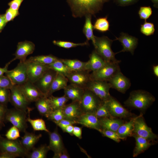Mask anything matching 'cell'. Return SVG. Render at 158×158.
<instances>
[{
	"instance_id": "39",
	"label": "cell",
	"mask_w": 158,
	"mask_h": 158,
	"mask_svg": "<svg viewBox=\"0 0 158 158\" xmlns=\"http://www.w3.org/2000/svg\"><path fill=\"white\" fill-rule=\"evenodd\" d=\"M53 43L55 45L59 47L67 49L78 46L88 45L89 44L88 42L87 41L83 43H76L66 41L54 40Z\"/></svg>"
},
{
	"instance_id": "20",
	"label": "cell",
	"mask_w": 158,
	"mask_h": 158,
	"mask_svg": "<svg viewBox=\"0 0 158 158\" xmlns=\"http://www.w3.org/2000/svg\"><path fill=\"white\" fill-rule=\"evenodd\" d=\"M118 40L123 47L122 49L116 53L121 52H130L133 55L135 49L138 44V39L130 35L127 33L122 32L118 38L115 40Z\"/></svg>"
},
{
	"instance_id": "19",
	"label": "cell",
	"mask_w": 158,
	"mask_h": 158,
	"mask_svg": "<svg viewBox=\"0 0 158 158\" xmlns=\"http://www.w3.org/2000/svg\"><path fill=\"white\" fill-rule=\"evenodd\" d=\"M75 122L76 124L96 130L100 133L102 130L99 119L95 114H83L76 120Z\"/></svg>"
},
{
	"instance_id": "58",
	"label": "cell",
	"mask_w": 158,
	"mask_h": 158,
	"mask_svg": "<svg viewBox=\"0 0 158 158\" xmlns=\"http://www.w3.org/2000/svg\"><path fill=\"white\" fill-rule=\"evenodd\" d=\"M73 127L74 126L73 125H70L67 126L65 128L64 132L67 133L71 135H73Z\"/></svg>"
},
{
	"instance_id": "27",
	"label": "cell",
	"mask_w": 158,
	"mask_h": 158,
	"mask_svg": "<svg viewBox=\"0 0 158 158\" xmlns=\"http://www.w3.org/2000/svg\"><path fill=\"white\" fill-rule=\"evenodd\" d=\"M131 136L135 138V146L134 149L133 157H135L147 150L154 143L144 138L133 133Z\"/></svg>"
},
{
	"instance_id": "4",
	"label": "cell",
	"mask_w": 158,
	"mask_h": 158,
	"mask_svg": "<svg viewBox=\"0 0 158 158\" xmlns=\"http://www.w3.org/2000/svg\"><path fill=\"white\" fill-rule=\"evenodd\" d=\"M28 112L14 108L8 109L5 116V122L11 123L18 128L20 132L25 133L28 126L27 115Z\"/></svg>"
},
{
	"instance_id": "31",
	"label": "cell",
	"mask_w": 158,
	"mask_h": 158,
	"mask_svg": "<svg viewBox=\"0 0 158 158\" xmlns=\"http://www.w3.org/2000/svg\"><path fill=\"white\" fill-rule=\"evenodd\" d=\"M32 109L29 108L28 110V117L27 118V121L31 125L34 131H44L47 133L50 132L47 128L44 121L42 118L32 119L30 118V114Z\"/></svg>"
},
{
	"instance_id": "21",
	"label": "cell",
	"mask_w": 158,
	"mask_h": 158,
	"mask_svg": "<svg viewBox=\"0 0 158 158\" xmlns=\"http://www.w3.org/2000/svg\"><path fill=\"white\" fill-rule=\"evenodd\" d=\"M62 110L65 119L75 121L83 114L80 108V102H72L63 108Z\"/></svg>"
},
{
	"instance_id": "35",
	"label": "cell",
	"mask_w": 158,
	"mask_h": 158,
	"mask_svg": "<svg viewBox=\"0 0 158 158\" xmlns=\"http://www.w3.org/2000/svg\"><path fill=\"white\" fill-rule=\"evenodd\" d=\"M61 60L72 71L86 70L85 66L86 62H83L77 59H61Z\"/></svg>"
},
{
	"instance_id": "29",
	"label": "cell",
	"mask_w": 158,
	"mask_h": 158,
	"mask_svg": "<svg viewBox=\"0 0 158 158\" xmlns=\"http://www.w3.org/2000/svg\"><path fill=\"white\" fill-rule=\"evenodd\" d=\"M68 80L66 77L60 74L57 73L54 78L49 92L47 97L52 95L54 92L64 89L67 85Z\"/></svg>"
},
{
	"instance_id": "6",
	"label": "cell",
	"mask_w": 158,
	"mask_h": 158,
	"mask_svg": "<svg viewBox=\"0 0 158 158\" xmlns=\"http://www.w3.org/2000/svg\"><path fill=\"white\" fill-rule=\"evenodd\" d=\"M1 152L10 153L22 158L27 157L29 152L23 147L19 140H10L0 135Z\"/></svg>"
},
{
	"instance_id": "1",
	"label": "cell",
	"mask_w": 158,
	"mask_h": 158,
	"mask_svg": "<svg viewBox=\"0 0 158 158\" xmlns=\"http://www.w3.org/2000/svg\"><path fill=\"white\" fill-rule=\"evenodd\" d=\"M109 0H67L73 16L81 17L94 15L102 8L104 4Z\"/></svg>"
},
{
	"instance_id": "36",
	"label": "cell",
	"mask_w": 158,
	"mask_h": 158,
	"mask_svg": "<svg viewBox=\"0 0 158 158\" xmlns=\"http://www.w3.org/2000/svg\"><path fill=\"white\" fill-rule=\"evenodd\" d=\"M48 98L53 110L62 109L69 100L64 95L59 97H54L51 95Z\"/></svg>"
},
{
	"instance_id": "14",
	"label": "cell",
	"mask_w": 158,
	"mask_h": 158,
	"mask_svg": "<svg viewBox=\"0 0 158 158\" xmlns=\"http://www.w3.org/2000/svg\"><path fill=\"white\" fill-rule=\"evenodd\" d=\"M57 73L49 68L37 80L33 83L47 97Z\"/></svg>"
},
{
	"instance_id": "28",
	"label": "cell",
	"mask_w": 158,
	"mask_h": 158,
	"mask_svg": "<svg viewBox=\"0 0 158 158\" xmlns=\"http://www.w3.org/2000/svg\"><path fill=\"white\" fill-rule=\"evenodd\" d=\"M136 117L131 118L128 121L124 122L119 127L116 133L121 139H126L128 137L131 136Z\"/></svg>"
},
{
	"instance_id": "41",
	"label": "cell",
	"mask_w": 158,
	"mask_h": 158,
	"mask_svg": "<svg viewBox=\"0 0 158 158\" xmlns=\"http://www.w3.org/2000/svg\"><path fill=\"white\" fill-rule=\"evenodd\" d=\"M48 120L53 122L58 121L63 119H65L62 109L53 110L47 117Z\"/></svg>"
},
{
	"instance_id": "37",
	"label": "cell",
	"mask_w": 158,
	"mask_h": 158,
	"mask_svg": "<svg viewBox=\"0 0 158 158\" xmlns=\"http://www.w3.org/2000/svg\"><path fill=\"white\" fill-rule=\"evenodd\" d=\"M50 150L48 145L46 144L34 147L31 152H29L27 157L29 158H46L48 151Z\"/></svg>"
},
{
	"instance_id": "47",
	"label": "cell",
	"mask_w": 158,
	"mask_h": 158,
	"mask_svg": "<svg viewBox=\"0 0 158 158\" xmlns=\"http://www.w3.org/2000/svg\"><path fill=\"white\" fill-rule=\"evenodd\" d=\"M14 85L11 80L6 76H0V88L10 89Z\"/></svg>"
},
{
	"instance_id": "33",
	"label": "cell",
	"mask_w": 158,
	"mask_h": 158,
	"mask_svg": "<svg viewBox=\"0 0 158 158\" xmlns=\"http://www.w3.org/2000/svg\"><path fill=\"white\" fill-rule=\"evenodd\" d=\"M59 58L51 54L31 56L27 61L41 64L47 65L57 60Z\"/></svg>"
},
{
	"instance_id": "11",
	"label": "cell",
	"mask_w": 158,
	"mask_h": 158,
	"mask_svg": "<svg viewBox=\"0 0 158 158\" xmlns=\"http://www.w3.org/2000/svg\"><path fill=\"white\" fill-rule=\"evenodd\" d=\"M9 102L15 108L27 112L30 103L19 85H14L10 89Z\"/></svg>"
},
{
	"instance_id": "25",
	"label": "cell",
	"mask_w": 158,
	"mask_h": 158,
	"mask_svg": "<svg viewBox=\"0 0 158 158\" xmlns=\"http://www.w3.org/2000/svg\"><path fill=\"white\" fill-rule=\"evenodd\" d=\"M102 130H107L117 132L120 126L124 122L117 118L112 116L99 118Z\"/></svg>"
},
{
	"instance_id": "56",
	"label": "cell",
	"mask_w": 158,
	"mask_h": 158,
	"mask_svg": "<svg viewBox=\"0 0 158 158\" xmlns=\"http://www.w3.org/2000/svg\"><path fill=\"white\" fill-rule=\"evenodd\" d=\"M18 157L16 155L7 152H0V158H15Z\"/></svg>"
},
{
	"instance_id": "44",
	"label": "cell",
	"mask_w": 158,
	"mask_h": 158,
	"mask_svg": "<svg viewBox=\"0 0 158 158\" xmlns=\"http://www.w3.org/2000/svg\"><path fill=\"white\" fill-rule=\"evenodd\" d=\"M152 12L150 6H142L140 8L138 13L140 19L146 20L151 15Z\"/></svg>"
},
{
	"instance_id": "43",
	"label": "cell",
	"mask_w": 158,
	"mask_h": 158,
	"mask_svg": "<svg viewBox=\"0 0 158 158\" xmlns=\"http://www.w3.org/2000/svg\"><path fill=\"white\" fill-rule=\"evenodd\" d=\"M20 132L18 128L13 126L7 131L5 136L9 140H17L20 137Z\"/></svg>"
},
{
	"instance_id": "9",
	"label": "cell",
	"mask_w": 158,
	"mask_h": 158,
	"mask_svg": "<svg viewBox=\"0 0 158 158\" xmlns=\"http://www.w3.org/2000/svg\"><path fill=\"white\" fill-rule=\"evenodd\" d=\"M118 63H107L104 66L90 73L92 80L108 81L120 71Z\"/></svg>"
},
{
	"instance_id": "40",
	"label": "cell",
	"mask_w": 158,
	"mask_h": 158,
	"mask_svg": "<svg viewBox=\"0 0 158 158\" xmlns=\"http://www.w3.org/2000/svg\"><path fill=\"white\" fill-rule=\"evenodd\" d=\"M140 31L146 36L152 35L155 31L154 25L152 23L147 22L146 20H145L144 23L141 25Z\"/></svg>"
},
{
	"instance_id": "17",
	"label": "cell",
	"mask_w": 158,
	"mask_h": 158,
	"mask_svg": "<svg viewBox=\"0 0 158 158\" xmlns=\"http://www.w3.org/2000/svg\"><path fill=\"white\" fill-rule=\"evenodd\" d=\"M111 88L114 89L122 93H125L131 86L130 80L121 73L117 72L108 81Z\"/></svg>"
},
{
	"instance_id": "53",
	"label": "cell",
	"mask_w": 158,
	"mask_h": 158,
	"mask_svg": "<svg viewBox=\"0 0 158 158\" xmlns=\"http://www.w3.org/2000/svg\"><path fill=\"white\" fill-rule=\"evenodd\" d=\"M53 158H69L70 155L66 148L64 149L61 151L54 153L53 157Z\"/></svg>"
},
{
	"instance_id": "49",
	"label": "cell",
	"mask_w": 158,
	"mask_h": 158,
	"mask_svg": "<svg viewBox=\"0 0 158 158\" xmlns=\"http://www.w3.org/2000/svg\"><path fill=\"white\" fill-rule=\"evenodd\" d=\"M54 122L60 128L63 132L65 128L67 126L76 124L75 121L66 119H63L59 121Z\"/></svg>"
},
{
	"instance_id": "61",
	"label": "cell",
	"mask_w": 158,
	"mask_h": 158,
	"mask_svg": "<svg viewBox=\"0 0 158 158\" xmlns=\"http://www.w3.org/2000/svg\"><path fill=\"white\" fill-rule=\"evenodd\" d=\"M1 126H0V130H1Z\"/></svg>"
},
{
	"instance_id": "42",
	"label": "cell",
	"mask_w": 158,
	"mask_h": 158,
	"mask_svg": "<svg viewBox=\"0 0 158 158\" xmlns=\"http://www.w3.org/2000/svg\"><path fill=\"white\" fill-rule=\"evenodd\" d=\"M95 114L99 118L111 116L109 112L105 102H103L96 111Z\"/></svg>"
},
{
	"instance_id": "3",
	"label": "cell",
	"mask_w": 158,
	"mask_h": 158,
	"mask_svg": "<svg viewBox=\"0 0 158 158\" xmlns=\"http://www.w3.org/2000/svg\"><path fill=\"white\" fill-rule=\"evenodd\" d=\"M114 40L105 36L100 37L95 36V42L93 45L95 51L106 62L119 63L121 61L115 58V55L117 53L114 52L111 48Z\"/></svg>"
},
{
	"instance_id": "38",
	"label": "cell",
	"mask_w": 158,
	"mask_h": 158,
	"mask_svg": "<svg viewBox=\"0 0 158 158\" xmlns=\"http://www.w3.org/2000/svg\"><path fill=\"white\" fill-rule=\"evenodd\" d=\"M109 24L107 17L97 19L93 25L94 29L102 32L109 30Z\"/></svg>"
},
{
	"instance_id": "15",
	"label": "cell",
	"mask_w": 158,
	"mask_h": 158,
	"mask_svg": "<svg viewBox=\"0 0 158 158\" xmlns=\"http://www.w3.org/2000/svg\"><path fill=\"white\" fill-rule=\"evenodd\" d=\"M28 81L34 83L49 68L47 65L29 62L26 60Z\"/></svg>"
},
{
	"instance_id": "23",
	"label": "cell",
	"mask_w": 158,
	"mask_h": 158,
	"mask_svg": "<svg viewBox=\"0 0 158 158\" xmlns=\"http://www.w3.org/2000/svg\"><path fill=\"white\" fill-rule=\"evenodd\" d=\"M50 150L54 153H57L65 148L62 138L58 132L56 128L52 132L48 133Z\"/></svg>"
},
{
	"instance_id": "57",
	"label": "cell",
	"mask_w": 158,
	"mask_h": 158,
	"mask_svg": "<svg viewBox=\"0 0 158 158\" xmlns=\"http://www.w3.org/2000/svg\"><path fill=\"white\" fill-rule=\"evenodd\" d=\"M11 62L10 61L6 64L4 67H0V76L3 75L4 73H5L8 71V66Z\"/></svg>"
},
{
	"instance_id": "30",
	"label": "cell",
	"mask_w": 158,
	"mask_h": 158,
	"mask_svg": "<svg viewBox=\"0 0 158 158\" xmlns=\"http://www.w3.org/2000/svg\"><path fill=\"white\" fill-rule=\"evenodd\" d=\"M35 102V106L40 115L47 118L53 111L48 97L44 96Z\"/></svg>"
},
{
	"instance_id": "54",
	"label": "cell",
	"mask_w": 158,
	"mask_h": 158,
	"mask_svg": "<svg viewBox=\"0 0 158 158\" xmlns=\"http://www.w3.org/2000/svg\"><path fill=\"white\" fill-rule=\"evenodd\" d=\"M73 134L79 139L82 138V128L81 127L74 126Z\"/></svg>"
},
{
	"instance_id": "51",
	"label": "cell",
	"mask_w": 158,
	"mask_h": 158,
	"mask_svg": "<svg viewBox=\"0 0 158 158\" xmlns=\"http://www.w3.org/2000/svg\"><path fill=\"white\" fill-rule=\"evenodd\" d=\"M118 5L121 6H126L133 4L139 0H113Z\"/></svg>"
},
{
	"instance_id": "22",
	"label": "cell",
	"mask_w": 158,
	"mask_h": 158,
	"mask_svg": "<svg viewBox=\"0 0 158 158\" xmlns=\"http://www.w3.org/2000/svg\"><path fill=\"white\" fill-rule=\"evenodd\" d=\"M89 59L86 62L85 70L90 72L96 71L105 66L106 62L95 50L89 55Z\"/></svg>"
},
{
	"instance_id": "45",
	"label": "cell",
	"mask_w": 158,
	"mask_h": 158,
	"mask_svg": "<svg viewBox=\"0 0 158 158\" xmlns=\"http://www.w3.org/2000/svg\"><path fill=\"white\" fill-rule=\"evenodd\" d=\"M102 135L111 139L117 142H119L121 139L116 132L107 130H102L100 132Z\"/></svg>"
},
{
	"instance_id": "50",
	"label": "cell",
	"mask_w": 158,
	"mask_h": 158,
	"mask_svg": "<svg viewBox=\"0 0 158 158\" xmlns=\"http://www.w3.org/2000/svg\"><path fill=\"white\" fill-rule=\"evenodd\" d=\"M8 109L6 105L0 103V126L1 127L4 126L5 116Z\"/></svg>"
},
{
	"instance_id": "18",
	"label": "cell",
	"mask_w": 158,
	"mask_h": 158,
	"mask_svg": "<svg viewBox=\"0 0 158 158\" xmlns=\"http://www.w3.org/2000/svg\"><path fill=\"white\" fill-rule=\"evenodd\" d=\"M19 86L30 103L35 102L40 98L46 96L33 83L29 81Z\"/></svg>"
},
{
	"instance_id": "10",
	"label": "cell",
	"mask_w": 158,
	"mask_h": 158,
	"mask_svg": "<svg viewBox=\"0 0 158 158\" xmlns=\"http://www.w3.org/2000/svg\"><path fill=\"white\" fill-rule=\"evenodd\" d=\"M5 74L14 85H20L23 84L28 80L25 61H20L15 68L8 70Z\"/></svg>"
},
{
	"instance_id": "60",
	"label": "cell",
	"mask_w": 158,
	"mask_h": 158,
	"mask_svg": "<svg viewBox=\"0 0 158 158\" xmlns=\"http://www.w3.org/2000/svg\"><path fill=\"white\" fill-rule=\"evenodd\" d=\"M153 3V6L157 8L158 7V0H151Z\"/></svg>"
},
{
	"instance_id": "48",
	"label": "cell",
	"mask_w": 158,
	"mask_h": 158,
	"mask_svg": "<svg viewBox=\"0 0 158 158\" xmlns=\"http://www.w3.org/2000/svg\"><path fill=\"white\" fill-rule=\"evenodd\" d=\"M19 14L18 10H13L10 8L7 9L4 14L5 18L7 23L13 20Z\"/></svg>"
},
{
	"instance_id": "32",
	"label": "cell",
	"mask_w": 158,
	"mask_h": 158,
	"mask_svg": "<svg viewBox=\"0 0 158 158\" xmlns=\"http://www.w3.org/2000/svg\"><path fill=\"white\" fill-rule=\"evenodd\" d=\"M91 16L90 15L85 16V20L83 32L87 38L86 41L88 42L89 40H91L94 45L95 42V36L93 34V30L94 29L92 23Z\"/></svg>"
},
{
	"instance_id": "46",
	"label": "cell",
	"mask_w": 158,
	"mask_h": 158,
	"mask_svg": "<svg viewBox=\"0 0 158 158\" xmlns=\"http://www.w3.org/2000/svg\"><path fill=\"white\" fill-rule=\"evenodd\" d=\"M10 90L0 88V103L7 105L9 102Z\"/></svg>"
},
{
	"instance_id": "8",
	"label": "cell",
	"mask_w": 158,
	"mask_h": 158,
	"mask_svg": "<svg viewBox=\"0 0 158 158\" xmlns=\"http://www.w3.org/2000/svg\"><path fill=\"white\" fill-rule=\"evenodd\" d=\"M110 88L111 85L107 81L92 79L86 87L103 102L107 101L111 97L109 92Z\"/></svg>"
},
{
	"instance_id": "34",
	"label": "cell",
	"mask_w": 158,
	"mask_h": 158,
	"mask_svg": "<svg viewBox=\"0 0 158 158\" xmlns=\"http://www.w3.org/2000/svg\"><path fill=\"white\" fill-rule=\"evenodd\" d=\"M47 66L49 68L66 77L72 71L62 62L61 59L59 58L54 62Z\"/></svg>"
},
{
	"instance_id": "24",
	"label": "cell",
	"mask_w": 158,
	"mask_h": 158,
	"mask_svg": "<svg viewBox=\"0 0 158 158\" xmlns=\"http://www.w3.org/2000/svg\"><path fill=\"white\" fill-rule=\"evenodd\" d=\"M64 95L72 102H80L84 93L85 90L75 85H67L64 89Z\"/></svg>"
},
{
	"instance_id": "59",
	"label": "cell",
	"mask_w": 158,
	"mask_h": 158,
	"mask_svg": "<svg viewBox=\"0 0 158 158\" xmlns=\"http://www.w3.org/2000/svg\"><path fill=\"white\" fill-rule=\"evenodd\" d=\"M153 71L154 74L157 77H158V65L153 66Z\"/></svg>"
},
{
	"instance_id": "55",
	"label": "cell",
	"mask_w": 158,
	"mask_h": 158,
	"mask_svg": "<svg viewBox=\"0 0 158 158\" xmlns=\"http://www.w3.org/2000/svg\"><path fill=\"white\" fill-rule=\"evenodd\" d=\"M7 23L4 14H0V32L2 31Z\"/></svg>"
},
{
	"instance_id": "7",
	"label": "cell",
	"mask_w": 158,
	"mask_h": 158,
	"mask_svg": "<svg viewBox=\"0 0 158 158\" xmlns=\"http://www.w3.org/2000/svg\"><path fill=\"white\" fill-rule=\"evenodd\" d=\"M133 133L154 143L158 138L157 135L154 133L151 128L147 125L142 114L136 116L135 120Z\"/></svg>"
},
{
	"instance_id": "5",
	"label": "cell",
	"mask_w": 158,
	"mask_h": 158,
	"mask_svg": "<svg viewBox=\"0 0 158 158\" xmlns=\"http://www.w3.org/2000/svg\"><path fill=\"white\" fill-rule=\"evenodd\" d=\"M103 102L92 91L86 89L80 105L83 114H95Z\"/></svg>"
},
{
	"instance_id": "2",
	"label": "cell",
	"mask_w": 158,
	"mask_h": 158,
	"mask_svg": "<svg viewBox=\"0 0 158 158\" xmlns=\"http://www.w3.org/2000/svg\"><path fill=\"white\" fill-rule=\"evenodd\" d=\"M155 99L154 97L147 91L138 90L130 92L124 104L127 107L143 111L149 107Z\"/></svg>"
},
{
	"instance_id": "26",
	"label": "cell",
	"mask_w": 158,
	"mask_h": 158,
	"mask_svg": "<svg viewBox=\"0 0 158 158\" xmlns=\"http://www.w3.org/2000/svg\"><path fill=\"white\" fill-rule=\"evenodd\" d=\"M20 140L23 147L28 152L32 150L42 136L41 134L36 135L26 131Z\"/></svg>"
},
{
	"instance_id": "13",
	"label": "cell",
	"mask_w": 158,
	"mask_h": 158,
	"mask_svg": "<svg viewBox=\"0 0 158 158\" xmlns=\"http://www.w3.org/2000/svg\"><path fill=\"white\" fill-rule=\"evenodd\" d=\"M70 83L84 89L92 80L90 71L87 70L71 71L66 77Z\"/></svg>"
},
{
	"instance_id": "16",
	"label": "cell",
	"mask_w": 158,
	"mask_h": 158,
	"mask_svg": "<svg viewBox=\"0 0 158 158\" xmlns=\"http://www.w3.org/2000/svg\"><path fill=\"white\" fill-rule=\"evenodd\" d=\"M35 45L32 42L25 41L19 42L16 51L14 54L15 57L11 61L12 62L16 59L20 61H25L27 56L32 54L35 50Z\"/></svg>"
},
{
	"instance_id": "52",
	"label": "cell",
	"mask_w": 158,
	"mask_h": 158,
	"mask_svg": "<svg viewBox=\"0 0 158 158\" xmlns=\"http://www.w3.org/2000/svg\"><path fill=\"white\" fill-rule=\"evenodd\" d=\"M24 0H12L8 4L9 8L14 10H18Z\"/></svg>"
},
{
	"instance_id": "12",
	"label": "cell",
	"mask_w": 158,
	"mask_h": 158,
	"mask_svg": "<svg viewBox=\"0 0 158 158\" xmlns=\"http://www.w3.org/2000/svg\"><path fill=\"white\" fill-rule=\"evenodd\" d=\"M105 102L109 112L112 117L127 118L131 117L133 115L112 96Z\"/></svg>"
}]
</instances>
